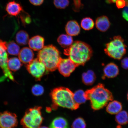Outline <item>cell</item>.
I'll list each match as a JSON object with an SVG mask.
<instances>
[{
	"instance_id": "6da1fadb",
	"label": "cell",
	"mask_w": 128,
	"mask_h": 128,
	"mask_svg": "<svg viewBox=\"0 0 128 128\" xmlns=\"http://www.w3.org/2000/svg\"><path fill=\"white\" fill-rule=\"evenodd\" d=\"M93 53L92 48L89 44L80 41L73 42L70 47L64 50V54L68 56L78 67L84 66L90 60Z\"/></svg>"
},
{
	"instance_id": "7a4b0ae2",
	"label": "cell",
	"mask_w": 128,
	"mask_h": 128,
	"mask_svg": "<svg viewBox=\"0 0 128 128\" xmlns=\"http://www.w3.org/2000/svg\"><path fill=\"white\" fill-rule=\"evenodd\" d=\"M85 93L87 100H90L91 107L95 111L103 108L113 100L112 92L100 83L86 90Z\"/></svg>"
},
{
	"instance_id": "3957f363",
	"label": "cell",
	"mask_w": 128,
	"mask_h": 128,
	"mask_svg": "<svg viewBox=\"0 0 128 128\" xmlns=\"http://www.w3.org/2000/svg\"><path fill=\"white\" fill-rule=\"evenodd\" d=\"M73 92L67 88H57L53 90L50 93L54 108L60 106L71 110H76L79 105L75 102Z\"/></svg>"
},
{
	"instance_id": "277c9868",
	"label": "cell",
	"mask_w": 128,
	"mask_h": 128,
	"mask_svg": "<svg viewBox=\"0 0 128 128\" xmlns=\"http://www.w3.org/2000/svg\"><path fill=\"white\" fill-rule=\"evenodd\" d=\"M37 57L49 72H53L57 69L62 58L60 51L52 45L44 46L39 51Z\"/></svg>"
},
{
	"instance_id": "5b68a950",
	"label": "cell",
	"mask_w": 128,
	"mask_h": 128,
	"mask_svg": "<svg viewBox=\"0 0 128 128\" xmlns=\"http://www.w3.org/2000/svg\"><path fill=\"white\" fill-rule=\"evenodd\" d=\"M124 40L121 36L113 37L109 42L105 44V53L112 58L120 60L122 58L127 52V46Z\"/></svg>"
},
{
	"instance_id": "8992f818",
	"label": "cell",
	"mask_w": 128,
	"mask_h": 128,
	"mask_svg": "<svg viewBox=\"0 0 128 128\" xmlns=\"http://www.w3.org/2000/svg\"><path fill=\"white\" fill-rule=\"evenodd\" d=\"M42 108L36 106L27 110L21 120L23 128H39L44 118L42 114Z\"/></svg>"
},
{
	"instance_id": "52a82bcc",
	"label": "cell",
	"mask_w": 128,
	"mask_h": 128,
	"mask_svg": "<svg viewBox=\"0 0 128 128\" xmlns=\"http://www.w3.org/2000/svg\"><path fill=\"white\" fill-rule=\"evenodd\" d=\"M26 68L29 73L37 81L40 80L42 77L49 72L44 64L38 58L28 64Z\"/></svg>"
},
{
	"instance_id": "ba28073f",
	"label": "cell",
	"mask_w": 128,
	"mask_h": 128,
	"mask_svg": "<svg viewBox=\"0 0 128 128\" xmlns=\"http://www.w3.org/2000/svg\"><path fill=\"white\" fill-rule=\"evenodd\" d=\"M7 43L0 39V68L2 70L5 76L14 80V78L8 66V59L7 52Z\"/></svg>"
},
{
	"instance_id": "9c48e42d",
	"label": "cell",
	"mask_w": 128,
	"mask_h": 128,
	"mask_svg": "<svg viewBox=\"0 0 128 128\" xmlns=\"http://www.w3.org/2000/svg\"><path fill=\"white\" fill-rule=\"evenodd\" d=\"M18 124L15 114L6 111L0 113V128H14Z\"/></svg>"
},
{
	"instance_id": "30bf717a",
	"label": "cell",
	"mask_w": 128,
	"mask_h": 128,
	"mask_svg": "<svg viewBox=\"0 0 128 128\" xmlns=\"http://www.w3.org/2000/svg\"><path fill=\"white\" fill-rule=\"evenodd\" d=\"M77 66L69 58H62L58 66L57 69L63 76L68 77L74 71Z\"/></svg>"
},
{
	"instance_id": "8fae6325",
	"label": "cell",
	"mask_w": 128,
	"mask_h": 128,
	"mask_svg": "<svg viewBox=\"0 0 128 128\" xmlns=\"http://www.w3.org/2000/svg\"><path fill=\"white\" fill-rule=\"evenodd\" d=\"M103 72L102 78L104 79L106 78H113L116 77L119 74L120 71L117 65L113 62H110L104 67Z\"/></svg>"
},
{
	"instance_id": "7c38bea8",
	"label": "cell",
	"mask_w": 128,
	"mask_h": 128,
	"mask_svg": "<svg viewBox=\"0 0 128 128\" xmlns=\"http://www.w3.org/2000/svg\"><path fill=\"white\" fill-rule=\"evenodd\" d=\"M18 56L19 59L22 63L28 64L34 60V54L30 48L24 47L20 50Z\"/></svg>"
},
{
	"instance_id": "4fadbf2b",
	"label": "cell",
	"mask_w": 128,
	"mask_h": 128,
	"mask_svg": "<svg viewBox=\"0 0 128 128\" xmlns=\"http://www.w3.org/2000/svg\"><path fill=\"white\" fill-rule=\"evenodd\" d=\"M44 39L42 36H36L32 37L28 41L30 48L34 51H40L44 47Z\"/></svg>"
},
{
	"instance_id": "5bb4252c",
	"label": "cell",
	"mask_w": 128,
	"mask_h": 128,
	"mask_svg": "<svg viewBox=\"0 0 128 128\" xmlns=\"http://www.w3.org/2000/svg\"><path fill=\"white\" fill-rule=\"evenodd\" d=\"M65 30L67 34L71 36H78L80 32V28L79 24L74 20H70L67 22Z\"/></svg>"
},
{
	"instance_id": "9a60e30c",
	"label": "cell",
	"mask_w": 128,
	"mask_h": 128,
	"mask_svg": "<svg viewBox=\"0 0 128 128\" xmlns=\"http://www.w3.org/2000/svg\"><path fill=\"white\" fill-rule=\"evenodd\" d=\"M96 28L102 32L107 31L110 28L111 23L108 17L103 16L97 18L96 20Z\"/></svg>"
},
{
	"instance_id": "2e32d148",
	"label": "cell",
	"mask_w": 128,
	"mask_h": 128,
	"mask_svg": "<svg viewBox=\"0 0 128 128\" xmlns=\"http://www.w3.org/2000/svg\"><path fill=\"white\" fill-rule=\"evenodd\" d=\"M6 10L8 14L14 16H18L23 10L20 5L15 1L8 3L6 6Z\"/></svg>"
},
{
	"instance_id": "e0dca14e",
	"label": "cell",
	"mask_w": 128,
	"mask_h": 128,
	"mask_svg": "<svg viewBox=\"0 0 128 128\" xmlns=\"http://www.w3.org/2000/svg\"><path fill=\"white\" fill-rule=\"evenodd\" d=\"M122 104L116 100L110 101L106 106V110L107 112L111 114H116L122 111Z\"/></svg>"
},
{
	"instance_id": "ac0fdd59",
	"label": "cell",
	"mask_w": 128,
	"mask_h": 128,
	"mask_svg": "<svg viewBox=\"0 0 128 128\" xmlns=\"http://www.w3.org/2000/svg\"><path fill=\"white\" fill-rule=\"evenodd\" d=\"M96 78L95 73L91 70L84 72L82 75V82L87 86H91L93 84L96 80Z\"/></svg>"
},
{
	"instance_id": "d6986e66",
	"label": "cell",
	"mask_w": 128,
	"mask_h": 128,
	"mask_svg": "<svg viewBox=\"0 0 128 128\" xmlns=\"http://www.w3.org/2000/svg\"><path fill=\"white\" fill-rule=\"evenodd\" d=\"M57 42L61 47L65 49L70 47L73 42L72 36L68 34H62L58 37Z\"/></svg>"
},
{
	"instance_id": "ffe728a7",
	"label": "cell",
	"mask_w": 128,
	"mask_h": 128,
	"mask_svg": "<svg viewBox=\"0 0 128 128\" xmlns=\"http://www.w3.org/2000/svg\"><path fill=\"white\" fill-rule=\"evenodd\" d=\"M50 128H69L68 123L65 118L58 117L53 120Z\"/></svg>"
},
{
	"instance_id": "44dd1931",
	"label": "cell",
	"mask_w": 128,
	"mask_h": 128,
	"mask_svg": "<svg viewBox=\"0 0 128 128\" xmlns=\"http://www.w3.org/2000/svg\"><path fill=\"white\" fill-rule=\"evenodd\" d=\"M16 40L17 44L20 45L25 46L28 42L29 36L26 31L20 30L16 35Z\"/></svg>"
},
{
	"instance_id": "7402d4cb",
	"label": "cell",
	"mask_w": 128,
	"mask_h": 128,
	"mask_svg": "<svg viewBox=\"0 0 128 128\" xmlns=\"http://www.w3.org/2000/svg\"><path fill=\"white\" fill-rule=\"evenodd\" d=\"M8 66L10 71L16 72L20 69L22 66L21 62L16 57H13L8 60Z\"/></svg>"
},
{
	"instance_id": "603a6c76",
	"label": "cell",
	"mask_w": 128,
	"mask_h": 128,
	"mask_svg": "<svg viewBox=\"0 0 128 128\" xmlns=\"http://www.w3.org/2000/svg\"><path fill=\"white\" fill-rule=\"evenodd\" d=\"M74 99L76 103L78 105L84 104L86 102V98L85 92L82 90L76 91L73 94Z\"/></svg>"
},
{
	"instance_id": "cb8c5ba5",
	"label": "cell",
	"mask_w": 128,
	"mask_h": 128,
	"mask_svg": "<svg viewBox=\"0 0 128 128\" xmlns=\"http://www.w3.org/2000/svg\"><path fill=\"white\" fill-rule=\"evenodd\" d=\"M116 122L120 125H124L128 123V113L127 111H121L116 114L115 118Z\"/></svg>"
},
{
	"instance_id": "d4e9b609",
	"label": "cell",
	"mask_w": 128,
	"mask_h": 128,
	"mask_svg": "<svg viewBox=\"0 0 128 128\" xmlns=\"http://www.w3.org/2000/svg\"><path fill=\"white\" fill-rule=\"evenodd\" d=\"M80 24L82 28L86 31H89L92 29L95 25L94 20L89 17L83 18L81 21Z\"/></svg>"
},
{
	"instance_id": "484cf974",
	"label": "cell",
	"mask_w": 128,
	"mask_h": 128,
	"mask_svg": "<svg viewBox=\"0 0 128 128\" xmlns=\"http://www.w3.org/2000/svg\"><path fill=\"white\" fill-rule=\"evenodd\" d=\"M20 48L18 44L13 41H10L7 44V52L10 55H18Z\"/></svg>"
},
{
	"instance_id": "4316f807",
	"label": "cell",
	"mask_w": 128,
	"mask_h": 128,
	"mask_svg": "<svg viewBox=\"0 0 128 128\" xmlns=\"http://www.w3.org/2000/svg\"><path fill=\"white\" fill-rule=\"evenodd\" d=\"M54 4L57 9H63L68 7L69 0H54Z\"/></svg>"
},
{
	"instance_id": "83f0119b",
	"label": "cell",
	"mask_w": 128,
	"mask_h": 128,
	"mask_svg": "<svg viewBox=\"0 0 128 128\" xmlns=\"http://www.w3.org/2000/svg\"><path fill=\"white\" fill-rule=\"evenodd\" d=\"M86 124L84 120L81 118H76L72 124V128H86Z\"/></svg>"
},
{
	"instance_id": "f1b7e54d",
	"label": "cell",
	"mask_w": 128,
	"mask_h": 128,
	"mask_svg": "<svg viewBox=\"0 0 128 128\" xmlns=\"http://www.w3.org/2000/svg\"><path fill=\"white\" fill-rule=\"evenodd\" d=\"M72 8L74 12H79L83 9L84 4H82V0H72Z\"/></svg>"
},
{
	"instance_id": "f546056e",
	"label": "cell",
	"mask_w": 128,
	"mask_h": 128,
	"mask_svg": "<svg viewBox=\"0 0 128 128\" xmlns=\"http://www.w3.org/2000/svg\"><path fill=\"white\" fill-rule=\"evenodd\" d=\"M44 89L42 86L36 84L33 86L32 89V92L34 95L36 96L42 95L44 93Z\"/></svg>"
},
{
	"instance_id": "4dcf8cb0",
	"label": "cell",
	"mask_w": 128,
	"mask_h": 128,
	"mask_svg": "<svg viewBox=\"0 0 128 128\" xmlns=\"http://www.w3.org/2000/svg\"><path fill=\"white\" fill-rule=\"evenodd\" d=\"M116 3L118 8H121L128 6V0H117Z\"/></svg>"
},
{
	"instance_id": "1f68e13d",
	"label": "cell",
	"mask_w": 128,
	"mask_h": 128,
	"mask_svg": "<svg viewBox=\"0 0 128 128\" xmlns=\"http://www.w3.org/2000/svg\"><path fill=\"white\" fill-rule=\"evenodd\" d=\"M121 65L123 68L128 70V57H125L122 60Z\"/></svg>"
},
{
	"instance_id": "d6a6232c",
	"label": "cell",
	"mask_w": 128,
	"mask_h": 128,
	"mask_svg": "<svg viewBox=\"0 0 128 128\" xmlns=\"http://www.w3.org/2000/svg\"><path fill=\"white\" fill-rule=\"evenodd\" d=\"M122 16L125 20L128 22V6L125 7L122 12Z\"/></svg>"
},
{
	"instance_id": "836d02e7",
	"label": "cell",
	"mask_w": 128,
	"mask_h": 128,
	"mask_svg": "<svg viewBox=\"0 0 128 128\" xmlns=\"http://www.w3.org/2000/svg\"><path fill=\"white\" fill-rule=\"evenodd\" d=\"M32 4L35 6H40L44 3V0H29Z\"/></svg>"
},
{
	"instance_id": "e575fe53",
	"label": "cell",
	"mask_w": 128,
	"mask_h": 128,
	"mask_svg": "<svg viewBox=\"0 0 128 128\" xmlns=\"http://www.w3.org/2000/svg\"><path fill=\"white\" fill-rule=\"evenodd\" d=\"M117 0H106V2L108 4L116 3Z\"/></svg>"
},
{
	"instance_id": "d590c367",
	"label": "cell",
	"mask_w": 128,
	"mask_h": 128,
	"mask_svg": "<svg viewBox=\"0 0 128 128\" xmlns=\"http://www.w3.org/2000/svg\"><path fill=\"white\" fill-rule=\"evenodd\" d=\"M39 128H49L47 127H46V126H40V127Z\"/></svg>"
},
{
	"instance_id": "8d00e7d4",
	"label": "cell",
	"mask_w": 128,
	"mask_h": 128,
	"mask_svg": "<svg viewBox=\"0 0 128 128\" xmlns=\"http://www.w3.org/2000/svg\"><path fill=\"white\" fill-rule=\"evenodd\" d=\"M127 99H128V93L127 94Z\"/></svg>"
},
{
	"instance_id": "74e56055",
	"label": "cell",
	"mask_w": 128,
	"mask_h": 128,
	"mask_svg": "<svg viewBox=\"0 0 128 128\" xmlns=\"http://www.w3.org/2000/svg\"></svg>"
}]
</instances>
